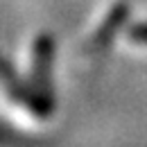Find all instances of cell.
Listing matches in <instances>:
<instances>
[{
	"instance_id": "obj_1",
	"label": "cell",
	"mask_w": 147,
	"mask_h": 147,
	"mask_svg": "<svg viewBox=\"0 0 147 147\" xmlns=\"http://www.w3.org/2000/svg\"><path fill=\"white\" fill-rule=\"evenodd\" d=\"M129 36L134 38V41H138V43H145L147 45V23L134 25V27L129 30Z\"/></svg>"
}]
</instances>
